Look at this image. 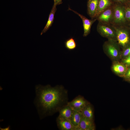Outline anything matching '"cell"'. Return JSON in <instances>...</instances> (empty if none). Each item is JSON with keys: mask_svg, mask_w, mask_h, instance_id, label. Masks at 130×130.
Returning a JSON list of instances; mask_svg holds the SVG:
<instances>
[{"mask_svg": "<svg viewBox=\"0 0 130 130\" xmlns=\"http://www.w3.org/2000/svg\"><path fill=\"white\" fill-rule=\"evenodd\" d=\"M35 89L34 103L41 119L59 112L68 102V91L62 85L39 84Z\"/></svg>", "mask_w": 130, "mask_h": 130, "instance_id": "obj_1", "label": "cell"}, {"mask_svg": "<svg viewBox=\"0 0 130 130\" xmlns=\"http://www.w3.org/2000/svg\"><path fill=\"white\" fill-rule=\"evenodd\" d=\"M120 46L117 41L108 39L104 43L103 48L105 54L113 61L121 59L122 52Z\"/></svg>", "mask_w": 130, "mask_h": 130, "instance_id": "obj_2", "label": "cell"}, {"mask_svg": "<svg viewBox=\"0 0 130 130\" xmlns=\"http://www.w3.org/2000/svg\"><path fill=\"white\" fill-rule=\"evenodd\" d=\"M125 5L119 3L113 4V18L112 25L115 26H125L127 22L125 17Z\"/></svg>", "mask_w": 130, "mask_h": 130, "instance_id": "obj_3", "label": "cell"}, {"mask_svg": "<svg viewBox=\"0 0 130 130\" xmlns=\"http://www.w3.org/2000/svg\"><path fill=\"white\" fill-rule=\"evenodd\" d=\"M97 30L98 32L102 37L109 40L117 41L116 32L115 26L111 24L98 23Z\"/></svg>", "mask_w": 130, "mask_h": 130, "instance_id": "obj_4", "label": "cell"}, {"mask_svg": "<svg viewBox=\"0 0 130 130\" xmlns=\"http://www.w3.org/2000/svg\"><path fill=\"white\" fill-rule=\"evenodd\" d=\"M115 26L117 41L119 46L123 49L130 44L129 28L125 26Z\"/></svg>", "mask_w": 130, "mask_h": 130, "instance_id": "obj_5", "label": "cell"}, {"mask_svg": "<svg viewBox=\"0 0 130 130\" xmlns=\"http://www.w3.org/2000/svg\"><path fill=\"white\" fill-rule=\"evenodd\" d=\"M113 18V4L101 12L96 18L99 22L112 25Z\"/></svg>", "mask_w": 130, "mask_h": 130, "instance_id": "obj_6", "label": "cell"}, {"mask_svg": "<svg viewBox=\"0 0 130 130\" xmlns=\"http://www.w3.org/2000/svg\"><path fill=\"white\" fill-rule=\"evenodd\" d=\"M90 103L82 96L79 95L67 104L74 110L81 112L83 109Z\"/></svg>", "mask_w": 130, "mask_h": 130, "instance_id": "obj_7", "label": "cell"}, {"mask_svg": "<svg viewBox=\"0 0 130 130\" xmlns=\"http://www.w3.org/2000/svg\"><path fill=\"white\" fill-rule=\"evenodd\" d=\"M68 9L73 12L81 18L83 22L84 30L83 36L84 37L87 36L90 33L91 26L93 23L97 20V19L95 18L91 20L89 19L85 16L72 9L69 7Z\"/></svg>", "mask_w": 130, "mask_h": 130, "instance_id": "obj_8", "label": "cell"}, {"mask_svg": "<svg viewBox=\"0 0 130 130\" xmlns=\"http://www.w3.org/2000/svg\"><path fill=\"white\" fill-rule=\"evenodd\" d=\"M128 68L126 65L119 61H113L111 66V70L113 72L121 77H124Z\"/></svg>", "mask_w": 130, "mask_h": 130, "instance_id": "obj_9", "label": "cell"}, {"mask_svg": "<svg viewBox=\"0 0 130 130\" xmlns=\"http://www.w3.org/2000/svg\"><path fill=\"white\" fill-rule=\"evenodd\" d=\"M58 127L60 130H76V127L69 120L58 116L56 119Z\"/></svg>", "mask_w": 130, "mask_h": 130, "instance_id": "obj_10", "label": "cell"}, {"mask_svg": "<svg viewBox=\"0 0 130 130\" xmlns=\"http://www.w3.org/2000/svg\"><path fill=\"white\" fill-rule=\"evenodd\" d=\"M78 126L79 130H94L95 129L94 121L83 116Z\"/></svg>", "mask_w": 130, "mask_h": 130, "instance_id": "obj_11", "label": "cell"}, {"mask_svg": "<svg viewBox=\"0 0 130 130\" xmlns=\"http://www.w3.org/2000/svg\"><path fill=\"white\" fill-rule=\"evenodd\" d=\"M99 0H88L87 3V12L91 18H95L97 10Z\"/></svg>", "mask_w": 130, "mask_h": 130, "instance_id": "obj_12", "label": "cell"}, {"mask_svg": "<svg viewBox=\"0 0 130 130\" xmlns=\"http://www.w3.org/2000/svg\"><path fill=\"white\" fill-rule=\"evenodd\" d=\"M114 3L111 0H99L98 8L95 18L101 12L113 5Z\"/></svg>", "mask_w": 130, "mask_h": 130, "instance_id": "obj_13", "label": "cell"}, {"mask_svg": "<svg viewBox=\"0 0 130 130\" xmlns=\"http://www.w3.org/2000/svg\"><path fill=\"white\" fill-rule=\"evenodd\" d=\"M56 6L55 5H53L49 14L48 20L46 25L41 32L40 33L41 35L46 32L52 26L53 23L54 15L57 10Z\"/></svg>", "mask_w": 130, "mask_h": 130, "instance_id": "obj_14", "label": "cell"}, {"mask_svg": "<svg viewBox=\"0 0 130 130\" xmlns=\"http://www.w3.org/2000/svg\"><path fill=\"white\" fill-rule=\"evenodd\" d=\"M73 110L67 104L63 106L59 110V116L70 120Z\"/></svg>", "mask_w": 130, "mask_h": 130, "instance_id": "obj_15", "label": "cell"}, {"mask_svg": "<svg viewBox=\"0 0 130 130\" xmlns=\"http://www.w3.org/2000/svg\"><path fill=\"white\" fill-rule=\"evenodd\" d=\"M81 112L83 117L94 121L93 108L90 103L85 106L82 110Z\"/></svg>", "mask_w": 130, "mask_h": 130, "instance_id": "obj_16", "label": "cell"}, {"mask_svg": "<svg viewBox=\"0 0 130 130\" xmlns=\"http://www.w3.org/2000/svg\"><path fill=\"white\" fill-rule=\"evenodd\" d=\"M81 112L74 110L70 119L73 124L76 127L79 125L82 117Z\"/></svg>", "mask_w": 130, "mask_h": 130, "instance_id": "obj_17", "label": "cell"}, {"mask_svg": "<svg viewBox=\"0 0 130 130\" xmlns=\"http://www.w3.org/2000/svg\"><path fill=\"white\" fill-rule=\"evenodd\" d=\"M65 48L70 51L75 49L77 46V42L75 39L73 37L67 39L65 42Z\"/></svg>", "mask_w": 130, "mask_h": 130, "instance_id": "obj_18", "label": "cell"}, {"mask_svg": "<svg viewBox=\"0 0 130 130\" xmlns=\"http://www.w3.org/2000/svg\"><path fill=\"white\" fill-rule=\"evenodd\" d=\"M130 55V44L123 48L122 52L121 59H122Z\"/></svg>", "mask_w": 130, "mask_h": 130, "instance_id": "obj_19", "label": "cell"}, {"mask_svg": "<svg viewBox=\"0 0 130 130\" xmlns=\"http://www.w3.org/2000/svg\"><path fill=\"white\" fill-rule=\"evenodd\" d=\"M125 17L127 21L130 22V7L125 5Z\"/></svg>", "mask_w": 130, "mask_h": 130, "instance_id": "obj_20", "label": "cell"}, {"mask_svg": "<svg viewBox=\"0 0 130 130\" xmlns=\"http://www.w3.org/2000/svg\"><path fill=\"white\" fill-rule=\"evenodd\" d=\"M121 62L124 64L128 68L130 67V55L121 60Z\"/></svg>", "mask_w": 130, "mask_h": 130, "instance_id": "obj_21", "label": "cell"}, {"mask_svg": "<svg viewBox=\"0 0 130 130\" xmlns=\"http://www.w3.org/2000/svg\"><path fill=\"white\" fill-rule=\"evenodd\" d=\"M114 3H119L125 5L128 0H111Z\"/></svg>", "mask_w": 130, "mask_h": 130, "instance_id": "obj_22", "label": "cell"}, {"mask_svg": "<svg viewBox=\"0 0 130 130\" xmlns=\"http://www.w3.org/2000/svg\"><path fill=\"white\" fill-rule=\"evenodd\" d=\"M124 78L125 79L130 78V67L128 68Z\"/></svg>", "mask_w": 130, "mask_h": 130, "instance_id": "obj_23", "label": "cell"}, {"mask_svg": "<svg viewBox=\"0 0 130 130\" xmlns=\"http://www.w3.org/2000/svg\"><path fill=\"white\" fill-rule=\"evenodd\" d=\"M62 0H53L54 1V4L56 6L61 4L62 3Z\"/></svg>", "mask_w": 130, "mask_h": 130, "instance_id": "obj_24", "label": "cell"}, {"mask_svg": "<svg viewBox=\"0 0 130 130\" xmlns=\"http://www.w3.org/2000/svg\"><path fill=\"white\" fill-rule=\"evenodd\" d=\"M125 5L130 7V0H128L125 4Z\"/></svg>", "mask_w": 130, "mask_h": 130, "instance_id": "obj_25", "label": "cell"}, {"mask_svg": "<svg viewBox=\"0 0 130 130\" xmlns=\"http://www.w3.org/2000/svg\"><path fill=\"white\" fill-rule=\"evenodd\" d=\"M125 80L130 83V78L125 79Z\"/></svg>", "mask_w": 130, "mask_h": 130, "instance_id": "obj_26", "label": "cell"}, {"mask_svg": "<svg viewBox=\"0 0 130 130\" xmlns=\"http://www.w3.org/2000/svg\"><path fill=\"white\" fill-rule=\"evenodd\" d=\"M9 128L10 127L8 126V127H7V128H5L3 129H3L2 130H9Z\"/></svg>", "mask_w": 130, "mask_h": 130, "instance_id": "obj_27", "label": "cell"}, {"mask_svg": "<svg viewBox=\"0 0 130 130\" xmlns=\"http://www.w3.org/2000/svg\"><path fill=\"white\" fill-rule=\"evenodd\" d=\"M129 29H130V27H129Z\"/></svg>", "mask_w": 130, "mask_h": 130, "instance_id": "obj_28", "label": "cell"}, {"mask_svg": "<svg viewBox=\"0 0 130 130\" xmlns=\"http://www.w3.org/2000/svg\"></svg>", "mask_w": 130, "mask_h": 130, "instance_id": "obj_29", "label": "cell"}]
</instances>
